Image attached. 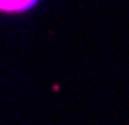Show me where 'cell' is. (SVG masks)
<instances>
[{"label": "cell", "instance_id": "cell-1", "mask_svg": "<svg viewBox=\"0 0 129 125\" xmlns=\"http://www.w3.org/2000/svg\"><path fill=\"white\" fill-rule=\"evenodd\" d=\"M37 0H0V11L7 12H18V11H26L31 7Z\"/></svg>", "mask_w": 129, "mask_h": 125}]
</instances>
